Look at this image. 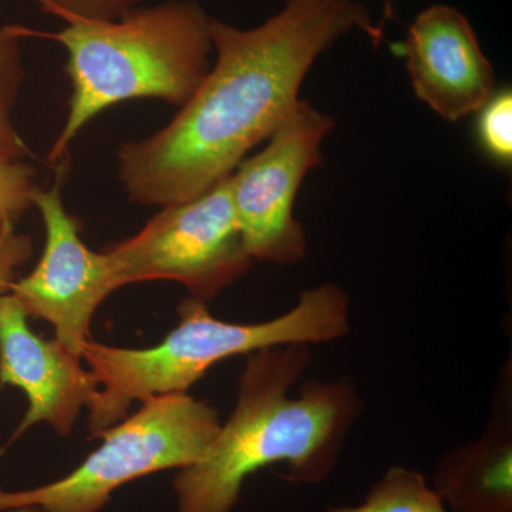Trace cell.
I'll use <instances>...</instances> for the list:
<instances>
[{
	"mask_svg": "<svg viewBox=\"0 0 512 512\" xmlns=\"http://www.w3.org/2000/svg\"><path fill=\"white\" fill-rule=\"evenodd\" d=\"M353 30L382 39L357 0H285L284 8L252 29L211 16L210 72L167 126L117 150V175L128 200L170 207L229 177L252 147L288 119L316 59Z\"/></svg>",
	"mask_w": 512,
	"mask_h": 512,
	"instance_id": "6da1fadb",
	"label": "cell"
},
{
	"mask_svg": "<svg viewBox=\"0 0 512 512\" xmlns=\"http://www.w3.org/2000/svg\"><path fill=\"white\" fill-rule=\"evenodd\" d=\"M311 359L309 345L249 355L231 417L204 456L174 478L177 512H232L247 478L274 464L288 467L291 483L328 480L363 402L349 377L312 380L289 396Z\"/></svg>",
	"mask_w": 512,
	"mask_h": 512,
	"instance_id": "7a4b0ae2",
	"label": "cell"
},
{
	"mask_svg": "<svg viewBox=\"0 0 512 512\" xmlns=\"http://www.w3.org/2000/svg\"><path fill=\"white\" fill-rule=\"evenodd\" d=\"M178 316V325L153 348H116L92 339L83 343V363L100 386L89 407L90 439L126 419L134 402L188 393L229 357L343 338L350 329V299L338 285L322 284L306 289L292 309L266 322H224L212 316L207 303L192 298L180 303Z\"/></svg>",
	"mask_w": 512,
	"mask_h": 512,
	"instance_id": "3957f363",
	"label": "cell"
},
{
	"mask_svg": "<svg viewBox=\"0 0 512 512\" xmlns=\"http://www.w3.org/2000/svg\"><path fill=\"white\" fill-rule=\"evenodd\" d=\"M210 26L197 0H167L110 22L79 20L50 35L69 55L72 93L47 163H62L77 134L114 104L157 99L183 107L210 72Z\"/></svg>",
	"mask_w": 512,
	"mask_h": 512,
	"instance_id": "277c9868",
	"label": "cell"
},
{
	"mask_svg": "<svg viewBox=\"0 0 512 512\" xmlns=\"http://www.w3.org/2000/svg\"><path fill=\"white\" fill-rule=\"evenodd\" d=\"M221 424L210 403L188 393L151 397L133 416L103 431L97 437L103 443L69 476L28 490L0 488V511L100 512L123 485L197 463Z\"/></svg>",
	"mask_w": 512,
	"mask_h": 512,
	"instance_id": "5b68a950",
	"label": "cell"
},
{
	"mask_svg": "<svg viewBox=\"0 0 512 512\" xmlns=\"http://www.w3.org/2000/svg\"><path fill=\"white\" fill-rule=\"evenodd\" d=\"M106 252L119 289L164 279L204 303L235 284L254 262L235 220L229 177L192 200L161 208L141 231Z\"/></svg>",
	"mask_w": 512,
	"mask_h": 512,
	"instance_id": "8992f818",
	"label": "cell"
},
{
	"mask_svg": "<svg viewBox=\"0 0 512 512\" xmlns=\"http://www.w3.org/2000/svg\"><path fill=\"white\" fill-rule=\"evenodd\" d=\"M335 123L299 100L261 153L242 160L229 175L232 208L245 248L256 261L295 265L308 244L295 218V201L306 175L322 164L320 147Z\"/></svg>",
	"mask_w": 512,
	"mask_h": 512,
	"instance_id": "52a82bcc",
	"label": "cell"
},
{
	"mask_svg": "<svg viewBox=\"0 0 512 512\" xmlns=\"http://www.w3.org/2000/svg\"><path fill=\"white\" fill-rule=\"evenodd\" d=\"M56 183L37 188L33 207L45 224L42 258L25 278L13 282L9 295L29 318L46 320L55 339L73 355L90 339V325L101 303L119 289L107 252H94L80 238V225L64 207L62 181L69 163L57 165Z\"/></svg>",
	"mask_w": 512,
	"mask_h": 512,
	"instance_id": "ba28073f",
	"label": "cell"
},
{
	"mask_svg": "<svg viewBox=\"0 0 512 512\" xmlns=\"http://www.w3.org/2000/svg\"><path fill=\"white\" fill-rule=\"evenodd\" d=\"M28 319L9 293L0 298V386L18 387L29 400L28 412L6 447L40 423L49 424L59 436H69L100 390L82 357L59 340L35 335Z\"/></svg>",
	"mask_w": 512,
	"mask_h": 512,
	"instance_id": "9c48e42d",
	"label": "cell"
},
{
	"mask_svg": "<svg viewBox=\"0 0 512 512\" xmlns=\"http://www.w3.org/2000/svg\"><path fill=\"white\" fill-rule=\"evenodd\" d=\"M414 94L441 119L477 113L493 97L495 73L470 20L448 5L419 13L404 42Z\"/></svg>",
	"mask_w": 512,
	"mask_h": 512,
	"instance_id": "30bf717a",
	"label": "cell"
},
{
	"mask_svg": "<svg viewBox=\"0 0 512 512\" xmlns=\"http://www.w3.org/2000/svg\"><path fill=\"white\" fill-rule=\"evenodd\" d=\"M431 487L450 512H512V436L507 409L494 412L480 439L441 458Z\"/></svg>",
	"mask_w": 512,
	"mask_h": 512,
	"instance_id": "8fae6325",
	"label": "cell"
},
{
	"mask_svg": "<svg viewBox=\"0 0 512 512\" xmlns=\"http://www.w3.org/2000/svg\"><path fill=\"white\" fill-rule=\"evenodd\" d=\"M328 512H450L420 471L393 466L372 485L365 500Z\"/></svg>",
	"mask_w": 512,
	"mask_h": 512,
	"instance_id": "7c38bea8",
	"label": "cell"
},
{
	"mask_svg": "<svg viewBox=\"0 0 512 512\" xmlns=\"http://www.w3.org/2000/svg\"><path fill=\"white\" fill-rule=\"evenodd\" d=\"M25 35L26 30L18 26L0 28V151L18 160L29 156L28 144L20 137L13 120L26 77L20 47V40Z\"/></svg>",
	"mask_w": 512,
	"mask_h": 512,
	"instance_id": "4fadbf2b",
	"label": "cell"
},
{
	"mask_svg": "<svg viewBox=\"0 0 512 512\" xmlns=\"http://www.w3.org/2000/svg\"><path fill=\"white\" fill-rule=\"evenodd\" d=\"M478 113L477 136L481 147L495 163L507 165L512 160V93L495 92Z\"/></svg>",
	"mask_w": 512,
	"mask_h": 512,
	"instance_id": "5bb4252c",
	"label": "cell"
},
{
	"mask_svg": "<svg viewBox=\"0 0 512 512\" xmlns=\"http://www.w3.org/2000/svg\"><path fill=\"white\" fill-rule=\"evenodd\" d=\"M36 168L0 151V222L18 224L33 207Z\"/></svg>",
	"mask_w": 512,
	"mask_h": 512,
	"instance_id": "9a60e30c",
	"label": "cell"
},
{
	"mask_svg": "<svg viewBox=\"0 0 512 512\" xmlns=\"http://www.w3.org/2000/svg\"><path fill=\"white\" fill-rule=\"evenodd\" d=\"M49 15L62 19L67 25L79 20L110 22L123 18L147 0H35Z\"/></svg>",
	"mask_w": 512,
	"mask_h": 512,
	"instance_id": "2e32d148",
	"label": "cell"
},
{
	"mask_svg": "<svg viewBox=\"0 0 512 512\" xmlns=\"http://www.w3.org/2000/svg\"><path fill=\"white\" fill-rule=\"evenodd\" d=\"M32 255V238L16 231V224L0 222V298L8 295L16 272Z\"/></svg>",
	"mask_w": 512,
	"mask_h": 512,
	"instance_id": "e0dca14e",
	"label": "cell"
},
{
	"mask_svg": "<svg viewBox=\"0 0 512 512\" xmlns=\"http://www.w3.org/2000/svg\"><path fill=\"white\" fill-rule=\"evenodd\" d=\"M0 512H40L36 507H19L12 508V510L0 511Z\"/></svg>",
	"mask_w": 512,
	"mask_h": 512,
	"instance_id": "ac0fdd59",
	"label": "cell"
}]
</instances>
